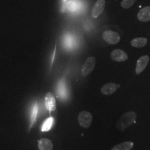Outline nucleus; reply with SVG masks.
I'll list each match as a JSON object with an SVG mask.
<instances>
[{
  "mask_svg": "<svg viewBox=\"0 0 150 150\" xmlns=\"http://www.w3.org/2000/svg\"><path fill=\"white\" fill-rule=\"evenodd\" d=\"M96 65V59L95 57H88L82 66L81 70V75L83 77H86L90 75L94 70Z\"/></svg>",
  "mask_w": 150,
  "mask_h": 150,
  "instance_id": "4",
  "label": "nucleus"
},
{
  "mask_svg": "<svg viewBox=\"0 0 150 150\" xmlns=\"http://www.w3.org/2000/svg\"><path fill=\"white\" fill-rule=\"evenodd\" d=\"M134 146V143L131 141H125L115 145L111 150H131Z\"/></svg>",
  "mask_w": 150,
  "mask_h": 150,
  "instance_id": "13",
  "label": "nucleus"
},
{
  "mask_svg": "<svg viewBox=\"0 0 150 150\" xmlns=\"http://www.w3.org/2000/svg\"><path fill=\"white\" fill-rule=\"evenodd\" d=\"M137 0H123L121 4L122 7L125 9H128L134 5Z\"/></svg>",
  "mask_w": 150,
  "mask_h": 150,
  "instance_id": "15",
  "label": "nucleus"
},
{
  "mask_svg": "<svg viewBox=\"0 0 150 150\" xmlns=\"http://www.w3.org/2000/svg\"><path fill=\"white\" fill-rule=\"evenodd\" d=\"M93 120V116L91 113L86 111H81L78 116V121L81 127L88 129L91 126Z\"/></svg>",
  "mask_w": 150,
  "mask_h": 150,
  "instance_id": "2",
  "label": "nucleus"
},
{
  "mask_svg": "<svg viewBox=\"0 0 150 150\" xmlns=\"http://www.w3.org/2000/svg\"><path fill=\"white\" fill-rule=\"evenodd\" d=\"M38 105L36 103L35 106L33 107L32 109V113H31V125L34 123V122L36 121V117L38 115Z\"/></svg>",
  "mask_w": 150,
  "mask_h": 150,
  "instance_id": "16",
  "label": "nucleus"
},
{
  "mask_svg": "<svg viewBox=\"0 0 150 150\" xmlns=\"http://www.w3.org/2000/svg\"><path fill=\"white\" fill-rule=\"evenodd\" d=\"M106 1L105 0H97L93 6L91 15L93 18H96L100 16L105 8Z\"/></svg>",
  "mask_w": 150,
  "mask_h": 150,
  "instance_id": "5",
  "label": "nucleus"
},
{
  "mask_svg": "<svg viewBox=\"0 0 150 150\" xmlns=\"http://www.w3.org/2000/svg\"><path fill=\"white\" fill-rule=\"evenodd\" d=\"M39 150H53L54 145L52 141L47 139H41L38 141Z\"/></svg>",
  "mask_w": 150,
  "mask_h": 150,
  "instance_id": "11",
  "label": "nucleus"
},
{
  "mask_svg": "<svg viewBox=\"0 0 150 150\" xmlns=\"http://www.w3.org/2000/svg\"><path fill=\"white\" fill-rule=\"evenodd\" d=\"M149 60H150V58L147 55L142 56L141 57H139L137 61V64H136V70H135L136 74L137 75H139L142 72L144 71L149 62Z\"/></svg>",
  "mask_w": 150,
  "mask_h": 150,
  "instance_id": "7",
  "label": "nucleus"
},
{
  "mask_svg": "<svg viewBox=\"0 0 150 150\" xmlns=\"http://www.w3.org/2000/svg\"><path fill=\"white\" fill-rule=\"evenodd\" d=\"M54 119L53 117H48L47 118L44 122L42 125L41 131L42 132H47L50 131L54 123Z\"/></svg>",
  "mask_w": 150,
  "mask_h": 150,
  "instance_id": "14",
  "label": "nucleus"
},
{
  "mask_svg": "<svg viewBox=\"0 0 150 150\" xmlns=\"http://www.w3.org/2000/svg\"><path fill=\"white\" fill-rule=\"evenodd\" d=\"M147 43V39L145 38H137L131 41V45L136 48H141L145 46Z\"/></svg>",
  "mask_w": 150,
  "mask_h": 150,
  "instance_id": "12",
  "label": "nucleus"
},
{
  "mask_svg": "<svg viewBox=\"0 0 150 150\" xmlns=\"http://www.w3.org/2000/svg\"><path fill=\"white\" fill-rule=\"evenodd\" d=\"M103 40L110 45H115L118 43L121 38L117 32L112 30H106L102 33Z\"/></svg>",
  "mask_w": 150,
  "mask_h": 150,
  "instance_id": "3",
  "label": "nucleus"
},
{
  "mask_svg": "<svg viewBox=\"0 0 150 150\" xmlns=\"http://www.w3.org/2000/svg\"><path fill=\"white\" fill-rule=\"evenodd\" d=\"M45 106L49 111H54L56 109V102L54 95L48 92L45 96Z\"/></svg>",
  "mask_w": 150,
  "mask_h": 150,
  "instance_id": "8",
  "label": "nucleus"
},
{
  "mask_svg": "<svg viewBox=\"0 0 150 150\" xmlns=\"http://www.w3.org/2000/svg\"><path fill=\"white\" fill-rule=\"evenodd\" d=\"M111 57L116 62H123L128 59L129 56L127 53L121 49H115L111 53Z\"/></svg>",
  "mask_w": 150,
  "mask_h": 150,
  "instance_id": "6",
  "label": "nucleus"
},
{
  "mask_svg": "<svg viewBox=\"0 0 150 150\" xmlns=\"http://www.w3.org/2000/svg\"><path fill=\"white\" fill-rule=\"evenodd\" d=\"M136 113L134 111H129L124 113L119 118L116 126L120 130L124 131L135 122Z\"/></svg>",
  "mask_w": 150,
  "mask_h": 150,
  "instance_id": "1",
  "label": "nucleus"
},
{
  "mask_svg": "<svg viewBox=\"0 0 150 150\" xmlns=\"http://www.w3.org/2000/svg\"><path fill=\"white\" fill-rule=\"evenodd\" d=\"M59 90L58 92L59 93V96L61 97H64L66 96V91H65V88H64V85L62 83H61L59 86Z\"/></svg>",
  "mask_w": 150,
  "mask_h": 150,
  "instance_id": "17",
  "label": "nucleus"
},
{
  "mask_svg": "<svg viewBox=\"0 0 150 150\" xmlns=\"http://www.w3.org/2000/svg\"><path fill=\"white\" fill-rule=\"evenodd\" d=\"M119 87L120 85H117L115 83H108L102 86L101 88V92L105 95H111L116 91Z\"/></svg>",
  "mask_w": 150,
  "mask_h": 150,
  "instance_id": "9",
  "label": "nucleus"
},
{
  "mask_svg": "<svg viewBox=\"0 0 150 150\" xmlns=\"http://www.w3.org/2000/svg\"><path fill=\"white\" fill-rule=\"evenodd\" d=\"M137 19L141 22L150 21V7L146 6L142 8L137 14Z\"/></svg>",
  "mask_w": 150,
  "mask_h": 150,
  "instance_id": "10",
  "label": "nucleus"
}]
</instances>
